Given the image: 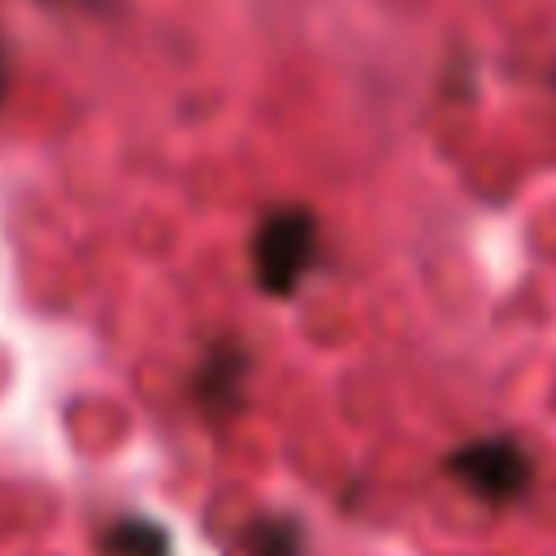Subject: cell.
<instances>
[{"instance_id":"1","label":"cell","mask_w":556,"mask_h":556,"mask_svg":"<svg viewBox=\"0 0 556 556\" xmlns=\"http://www.w3.org/2000/svg\"><path fill=\"white\" fill-rule=\"evenodd\" d=\"M317 252V226L304 208H278L252 235V274L269 295H287L300 287L304 269Z\"/></svg>"},{"instance_id":"2","label":"cell","mask_w":556,"mask_h":556,"mask_svg":"<svg viewBox=\"0 0 556 556\" xmlns=\"http://www.w3.org/2000/svg\"><path fill=\"white\" fill-rule=\"evenodd\" d=\"M447 473L460 486H469L478 500H486V504H513L534 482V465H530L526 447L513 443V439H478V443H465L460 452H452Z\"/></svg>"},{"instance_id":"3","label":"cell","mask_w":556,"mask_h":556,"mask_svg":"<svg viewBox=\"0 0 556 556\" xmlns=\"http://www.w3.org/2000/svg\"><path fill=\"white\" fill-rule=\"evenodd\" d=\"M256 547H261V556H295V552H300L295 530L282 526V521H269V530L256 539Z\"/></svg>"}]
</instances>
